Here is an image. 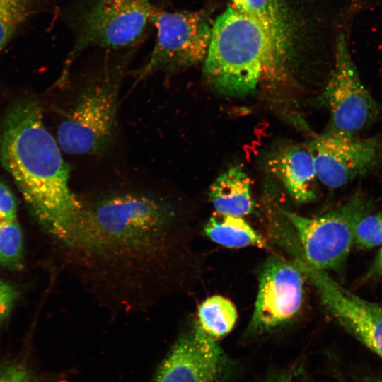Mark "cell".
Here are the masks:
<instances>
[{
    "label": "cell",
    "instance_id": "5b68a950",
    "mask_svg": "<svg viewBox=\"0 0 382 382\" xmlns=\"http://www.w3.org/2000/svg\"><path fill=\"white\" fill-rule=\"evenodd\" d=\"M371 201L356 193L335 209L317 217H307L285 211L299 239L306 263L327 272L341 268L354 245L358 222L372 212Z\"/></svg>",
    "mask_w": 382,
    "mask_h": 382
},
{
    "label": "cell",
    "instance_id": "30bf717a",
    "mask_svg": "<svg viewBox=\"0 0 382 382\" xmlns=\"http://www.w3.org/2000/svg\"><path fill=\"white\" fill-rule=\"evenodd\" d=\"M303 273L298 263L272 257L263 265L249 328L265 332L291 320L303 301Z\"/></svg>",
    "mask_w": 382,
    "mask_h": 382
},
{
    "label": "cell",
    "instance_id": "4fadbf2b",
    "mask_svg": "<svg viewBox=\"0 0 382 382\" xmlns=\"http://www.w3.org/2000/svg\"><path fill=\"white\" fill-rule=\"evenodd\" d=\"M209 198L216 212L243 217L254 211L250 180L239 166L222 173L210 185Z\"/></svg>",
    "mask_w": 382,
    "mask_h": 382
},
{
    "label": "cell",
    "instance_id": "603a6c76",
    "mask_svg": "<svg viewBox=\"0 0 382 382\" xmlns=\"http://www.w3.org/2000/svg\"><path fill=\"white\" fill-rule=\"evenodd\" d=\"M0 382H37L27 369L17 364L0 368Z\"/></svg>",
    "mask_w": 382,
    "mask_h": 382
},
{
    "label": "cell",
    "instance_id": "52a82bcc",
    "mask_svg": "<svg viewBox=\"0 0 382 382\" xmlns=\"http://www.w3.org/2000/svg\"><path fill=\"white\" fill-rule=\"evenodd\" d=\"M156 40L140 77L154 71L176 72L204 62L212 24L203 11L154 9Z\"/></svg>",
    "mask_w": 382,
    "mask_h": 382
},
{
    "label": "cell",
    "instance_id": "ac0fdd59",
    "mask_svg": "<svg viewBox=\"0 0 382 382\" xmlns=\"http://www.w3.org/2000/svg\"><path fill=\"white\" fill-rule=\"evenodd\" d=\"M23 236L16 220L0 221V264L18 266L22 260Z\"/></svg>",
    "mask_w": 382,
    "mask_h": 382
},
{
    "label": "cell",
    "instance_id": "ffe728a7",
    "mask_svg": "<svg viewBox=\"0 0 382 382\" xmlns=\"http://www.w3.org/2000/svg\"><path fill=\"white\" fill-rule=\"evenodd\" d=\"M378 245H382V210L361 219L354 231L355 248L367 250Z\"/></svg>",
    "mask_w": 382,
    "mask_h": 382
},
{
    "label": "cell",
    "instance_id": "2e32d148",
    "mask_svg": "<svg viewBox=\"0 0 382 382\" xmlns=\"http://www.w3.org/2000/svg\"><path fill=\"white\" fill-rule=\"evenodd\" d=\"M213 242L229 248H265L267 242L243 217L215 212L204 227Z\"/></svg>",
    "mask_w": 382,
    "mask_h": 382
},
{
    "label": "cell",
    "instance_id": "ba28073f",
    "mask_svg": "<svg viewBox=\"0 0 382 382\" xmlns=\"http://www.w3.org/2000/svg\"><path fill=\"white\" fill-rule=\"evenodd\" d=\"M330 131L356 136L376 118L378 106L361 81L344 35L336 41L335 64L323 92Z\"/></svg>",
    "mask_w": 382,
    "mask_h": 382
},
{
    "label": "cell",
    "instance_id": "d4e9b609",
    "mask_svg": "<svg viewBox=\"0 0 382 382\" xmlns=\"http://www.w3.org/2000/svg\"><path fill=\"white\" fill-rule=\"evenodd\" d=\"M357 382H382V379L376 377H366L357 381Z\"/></svg>",
    "mask_w": 382,
    "mask_h": 382
},
{
    "label": "cell",
    "instance_id": "7402d4cb",
    "mask_svg": "<svg viewBox=\"0 0 382 382\" xmlns=\"http://www.w3.org/2000/svg\"><path fill=\"white\" fill-rule=\"evenodd\" d=\"M16 202L10 189L0 180V221L16 220Z\"/></svg>",
    "mask_w": 382,
    "mask_h": 382
},
{
    "label": "cell",
    "instance_id": "9a60e30c",
    "mask_svg": "<svg viewBox=\"0 0 382 382\" xmlns=\"http://www.w3.org/2000/svg\"><path fill=\"white\" fill-rule=\"evenodd\" d=\"M342 328L382 359V302L355 298L347 306Z\"/></svg>",
    "mask_w": 382,
    "mask_h": 382
},
{
    "label": "cell",
    "instance_id": "cb8c5ba5",
    "mask_svg": "<svg viewBox=\"0 0 382 382\" xmlns=\"http://www.w3.org/2000/svg\"><path fill=\"white\" fill-rule=\"evenodd\" d=\"M364 279L366 281L382 279V246L365 273Z\"/></svg>",
    "mask_w": 382,
    "mask_h": 382
},
{
    "label": "cell",
    "instance_id": "44dd1931",
    "mask_svg": "<svg viewBox=\"0 0 382 382\" xmlns=\"http://www.w3.org/2000/svg\"><path fill=\"white\" fill-rule=\"evenodd\" d=\"M18 292L10 284L0 279V325L9 316Z\"/></svg>",
    "mask_w": 382,
    "mask_h": 382
},
{
    "label": "cell",
    "instance_id": "7c38bea8",
    "mask_svg": "<svg viewBox=\"0 0 382 382\" xmlns=\"http://www.w3.org/2000/svg\"><path fill=\"white\" fill-rule=\"evenodd\" d=\"M267 168L296 202L306 203L316 198L317 177L308 146L292 145L279 150L269 157Z\"/></svg>",
    "mask_w": 382,
    "mask_h": 382
},
{
    "label": "cell",
    "instance_id": "8fae6325",
    "mask_svg": "<svg viewBox=\"0 0 382 382\" xmlns=\"http://www.w3.org/2000/svg\"><path fill=\"white\" fill-rule=\"evenodd\" d=\"M229 375V363L215 340L195 325L176 340L152 382H228Z\"/></svg>",
    "mask_w": 382,
    "mask_h": 382
},
{
    "label": "cell",
    "instance_id": "8992f818",
    "mask_svg": "<svg viewBox=\"0 0 382 382\" xmlns=\"http://www.w3.org/2000/svg\"><path fill=\"white\" fill-rule=\"evenodd\" d=\"M154 9L150 0H90L80 16L69 62L88 47L130 49L151 23Z\"/></svg>",
    "mask_w": 382,
    "mask_h": 382
},
{
    "label": "cell",
    "instance_id": "d6986e66",
    "mask_svg": "<svg viewBox=\"0 0 382 382\" xmlns=\"http://www.w3.org/2000/svg\"><path fill=\"white\" fill-rule=\"evenodd\" d=\"M30 0H0V51L27 18Z\"/></svg>",
    "mask_w": 382,
    "mask_h": 382
},
{
    "label": "cell",
    "instance_id": "5bb4252c",
    "mask_svg": "<svg viewBox=\"0 0 382 382\" xmlns=\"http://www.w3.org/2000/svg\"><path fill=\"white\" fill-rule=\"evenodd\" d=\"M231 5L261 25L278 57L286 64L291 52V33L277 0H231Z\"/></svg>",
    "mask_w": 382,
    "mask_h": 382
},
{
    "label": "cell",
    "instance_id": "7a4b0ae2",
    "mask_svg": "<svg viewBox=\"0 0 382 382\" xmlns=\"http://www.w3.org/2000/svg\"><path fill=\"white\" fill-rule=\"evenodd\" d=\"M0 161L40 224L64 241L82 204L69 187V166L36 102L17 103L7 113L0 134Z\"/></svg>",
    "mask_w": 382,
    "mask_h": 382
},
{
    "label": "cell",
    "instance_id": "6da1fadb",
    "mask_svg": "<svg viewBox=\"0 0 382 382\" xmlns=\"http://www.w3.org/2000/svg\"><path fill=\"white\" fill-rule=\"evenodd\" d=\"M185 230L169 200L125 192L82 204L63 242L79 254L98 301L118 312L139 311L181 294Z\"/></svg>",
    "mask_w": 382,
    "mask_h": 382
},
{
    "label": "cell",
    "instance_id": "e0dca14e",
    "mask_svg": "<svg viewBox=\"0 0 382 382\" xmlns=\"http://www.w3.org/2000/svg\"><path fill=\"white\" fill-rule=\"evenodd\" d=\"M238 319L235 305L228 299L214 295L198 308V327L209 337L216 340L231 332Z\"/></svg>",
    "mask_w": 382,
    "mask_h": 382
},
{
    "label": "cell",
    "instance_id": "9c48e42d",
    "mask_svg": "<svg viewBox=\"0 0 382 382\" xmlns=\"http://www.w3.org/2000/svg\"><path fill=\"white\" fill-rule=\"evenodd\" d=\"M308 148L317 178L330 188L366 175L382 161V140L378 137L359 139L329 130L311 141Z\"/></svg>",
    "mask_w": 382,
    "mask_h": 382
},
{
    "label": "cell",
    "instance_id": "277c9868",
    "mask_svg": "<svg viewBox=\"0 0 382 382\" xmlns=\"http://www.w3.org/2000/svg\"><path fill=\"white\" fill-rule=\"evenodd\" d=\"M119 74L118 67L108 66L81 93L58 128L64 151L96 155L109 146L115 132Z\"/></svg>",
    "mask_w": 382,
    "mask_h": 382
},
{
    "label": "cell",
    "instance_id": "3957f363",
    "mask_svg": "<svg viewBox=\"0 0 382 382\" xmlns=\"http://www.w3.org/2000/svg\"><path fill=\"white\" fill-rule=\"evenodd\" d=\"M284 66L261 25L231 5L212 24L203 73L216 92L248 96Z\"/></svg>",
    "mask_w": 382,
    "mask_h": 382
}]
</instances>
